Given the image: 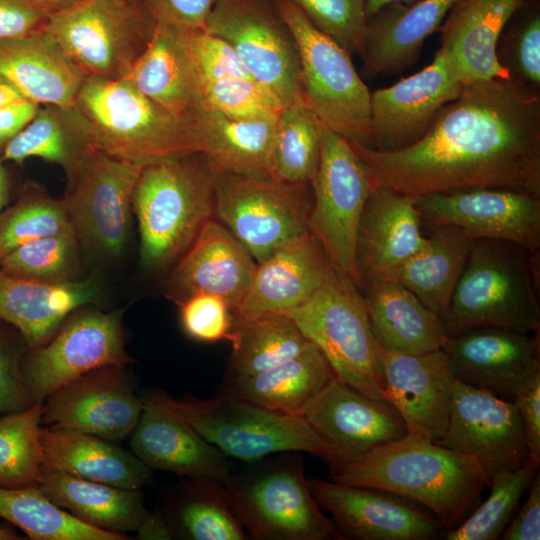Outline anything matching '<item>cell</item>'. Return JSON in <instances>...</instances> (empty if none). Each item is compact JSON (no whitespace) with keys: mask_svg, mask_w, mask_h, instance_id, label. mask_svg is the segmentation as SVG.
<instances>
[{"mask_svg":"<svg viewBox=\"0 0 540 540\" xmlns=\"http://www.w3.org/2000/svg\"><path fill=\"white\" fill-rule=\"evenodd\" d=\"M92 147L83 118L72 106L44 105L5 146L2 160L22 163L39 157L68 173L80 154Z\"/></svg>","mask_w":540,"mask_h":540,"instance_id":"60d3db41","label":"cell"},{"mask_svg":"<svg viewBox=\"0 0 540 540\" xmlns=\"http://www.w3.org/2000/svg\"><path fill=\"white\" fill-rule=\"evenodd\" d=\"M0 157V211L6 205L8 200V179Z\"/></svg>","mask_w":540,"mask_h":540,"instance_id":"03108f58","label":"cell"},{"mask_svg":"<svg viewBox=\"0 0 540 540\" xmlns=\"http://www.w3.org/2000/svg\"><path fill=\"white\" fill-rule=\"evenodd\" d=\"M204 106L233 119L277 118L283 104L254 79L225 78L203 84Z\"/></svg>","mask_w":540,"mask_h":540,"instance_id":"681fc988","label":"cell"},{"mask_svg":"<svg viewBox=\"0 0 540 540\" xmlns=\"http://www.w3.org/2000/svg\"><path fill=\"white\" fill-rule=\"evenodd\" d=\"M386 399L402 416L408 432L435 443L449 424L455 378L442 349L404 354L380 347Z\"/></svg>","mask_w":540,"mask_h":540,"instance_id":"603a6c76","label":"cell"},{"mask_svg":"<svg viewBox=\"0 0 540 540\" xmlns=\"http://www.w3.org/2000/svg\"><path fill=\"white\" fill-rule=\"evenodd\" d=\"M145 165L85 149L67 174L61 202L78 237L108 257L125 248L135 185Z\"/></svg>","mask_w":540,"mask_h":540,"instance_id":"4fadbf2b","label":"cell"},{"mask_svg":"<svg viewBox=\"0 0 540 540\" xmlns=\"http://www.w3.org/2000/svg\"><path fill=\"white\" fill-rule=\"evenodd\" d=\"M472 241L455 226H435L423 245L398 269L394 278L443 321Z\"/></svg>","mask_w":540,"mask_h":540,"instance_id":"74e56055","label":"cell"},{"mask_svg":"<svg viewBox=\"0 0 540 540\" xmlns=\"http://www.w3.org/2000/svg\"><path fill=\"white\" fill-rule=\"evenodd\" d=\"M23 98L12 84L0 77V107Z\"/></svg>","mask_w":540,"mask_h":540,"instance_id":"be15d7a7","label":"cell"},{"mask_svg":"<svg viewBox=\"0 0 540 540\" xmlns=\"http://www.w3.org/2000/svg\"><path fill=\"white\" fill-rule=\"evenodd\" d=\"M256 268L250 253L213 218L179 258L168 294L177 304L196 294L215 295L234 312L248 292Z\"/></svg>","mask_w":540,"mask_h":540,"instance_id":"d4e9b609","label":"cell"},{"mask_svg":"<svg viewBox=\"0 0 540 540\" xmlns=\"http://www.w3.org/2000/svg\"><path fill=\"white\" fill-rule=\"evenodd\" d=\"M48 18L33 0H0V40L40 31Z\"/></svg>","mask_w":540,"mask_h":540,"instance_id":"11a10c76","label":"cell"},{"mask_svg":"<svg viewBox=\"0 0 540 540\" xmlns=\"http://www.w3.org/2000/svg\"><path fill=\"white\" fill-rule=\"evenodd\" d=\"M213 169L215 219L257 263L308 232L313 204L310 183L293 184Z\"/></svg>","mask_w":540,"mask_h":540,"instance_id":"8fae6325","label":"cell"},{"mask_svg":"<svg viewBox=\"0 0 540 540\" xmlns=\"http://www.w3.org/2000/svg\"><path fill=\"white\" fill-rule=\"evenodd\" d=\"M43 464L124 489H140L151 469L137 456L93 434L57 426L40 428Z\"/></svg>","mask_w":540,"mask_h":540,"instance_id":"836d02e7","label":"cell"},{"mask_svg":"<svg viewBox=\"0 0 540 540\" xmlns=\"http://www.w3.org/2000/svg\"><path fill=\"white\" fill-rule=\"evenodd\" d=\"M232 353L224 381L249 377L271 369L305 350L311 343L283 313L237 320L229 340Z\"/></svg>","mask_w":540,"mask_h":540,"instance_id":"f35d334b","label":"cell"},{"mask_svg":"<svg viewBox=\"0 0 540 540\" xmlns=\"http://www.w3.org/2000/svg\"><path fill=\"white\" fill-rule=\"evenodd\" d=\"M156 23L149 0H81L49 15L43 29L86 76L117 80L145 51Z\"/></svg>","mask_w":540,"mask_h":540,"instance_id":"9c48e42d","label":"cell"},{"mask_svg":"<svg viewBox=\"0 0 540 540\" xmlns=\"http://www.w3.org/2000/svg\"><path fill=\"white\" fill-rule=\"evenodd\" d=\"M308 485L344 539L429 540L445 529L414 502L385 490L315 478Z\"/></svg>","mask_w":540,"mask_h":540,"instance_id":"d6986e66","label":"cell"},{"mask_svg":"<svg viewBox=\"0 0 540 540\" xmlns=\"http://www.w3.org/2000/svg\"><path fill=\"white\" fill-rule=\"evenodd\" d=\"M42 402L0 418V487L38 486L43 465Z\"/></svg>","mask_w":540,"mask_h":540,"instance_id":"ee69618b","label":"cell"},{"mask_svg":"<svg viewBox=\"0 0 540 540\" xmlns=\"http://www.w3.org/2000/svg\"><path fill=\"white\" fill-rule=\"evenodd\" d=\"M0 517L33 540H125L88 525L52 502L38 486L0 487Z\"/></svg>","mask_w":540,"mask_h":540,"instance_id":"7bdbcfd3","label":"cell"},{"mask_svg":"<svg viewBox=\"0 0 540 540\" xmlns=\"http://www.w3.org/2000/svg\"><path fill=\"white\" fill-rule=\"evenodd\" d=\"M39 108V104L25 98L0 107V148L34 118Z\"/></svg>","mask_w":540,"mask_h":540,"instance_id":"91938a15","label":"cell"},{"mask_svg":"<svg viewBox=\"0 0 540 540\" xmlns=\"http://www.w3.org/2000/svg\"><path fill=\"white\" fill-rule=\"evenodd\" d=\"M189 41L202 88L204 83L225 78L254 79L225 39L200 29L189 31Z\"/></svg>","mask_w":540,"mask_h":540,"instance_id":"db71d44e","label":"cell"},{"mask_svg":"<svg viewBox=\"0 0 540 540\" xmlns=\"http://www.w3.org/2000/svg\"><path fill=\"white\" fill-rule=\"evenodd\" d=\"M454 0L389 3L367 18L361 77L402 73L417 61L425 40L437 32Z\"/></svg>","mask_w":540,"mask_h":540,"instance_id":"4dcf8cb0","label":"cell"},{"mask_svg":"<svg viewBox=\"0 0 540 540\" xmlns=\"http://www.w3.org/2000/svg\"><path fill=\"white\" fill-rule=\"evenodd\" d=\"M122 310L73 314L45 344L27 349L22 371L35 402L59 387L104 366L132 362L125 350Z\"/></svg>","mask_w":540,"mask_h":540,"instance_id":"9a60e30c","label":"cell"},{"mask_svg":"<svg viewBox=\"0 0 540 540\" xmlns=\"http://www.w3.org/2000/svg\"><path fill=\"white\" fill-rule=\"evenodd\" d=\"M420 222L415 197L375 186L365 203L357 231L358 289L372 280L394 278L426 240Z\"/></svg>","mask_w":540,"mask_h":540,"instance_id":"484cf974","label":"cell"},{"mask_svg":"<svg viewBox=\"0 0 540 540\" xmlns=\"http://www.w3.org/2000/svg\"><path fill=\"white\" fill-rule=\"evenodd\" d=\"M78 237L73 228L25 243L0 261L6 273L46 282L75 280Z\"/></svg>","mask_w":540,"mask_h":540,"instance_id":"7dc6e473","label":"cell"},{"mask_svg":"<svg viewBox=\"0 0 540 540\" xmlns=\"http://www.w3.org/2000/svg\"><path fill=\"white\" fill-rule=\"evenodd\" d=\"M334 376L323 353L311 342L300 354L271 369L224 381L220 393L273 412L302 415L306 404Z\"/></svg>","mask_w":540,"mask_h":540,"instance_id":"d590c367","label":"cell"},{"mask_svg":"<svg viewBox=\"0 0 540 540\" xmlns=\"http://www.w3.org/2000/svg\"><path fill=\"white\" fill-rule=\"evenodd\" d=\"M463 86L438 49L432 62L420 71L371 92V149L395 151L417 142Z\"/></svg>","mask_w":540,"mask_h":540,"instance_id":"ac0fdd59","label":"cell"},{"mask_svg":"<svg viewBox=\"0 0 540 540\" xmlns=\"http://www.w3.org/2000/svg\"><path fill=\"white\" fill-rule=\"evenodd\" d=\"M73 228L61 202L28 185L15 204L0 211V261L30 241Z\"/></svg>","mask_w":540,"mask_h":540,"instance_id":"bcb514c9","label":"cell"},{"mask_svg":"<svg viewBox=\"0 0 540 540\" xmlns=\"http://www.w3.org/2000/svg\"><path fill=\"white\" fill-rule=\"evenodd\" d=\"M419 0H363L365 12L367 15V18L374 14L376 11H378L383 6L393 3V2H400L407 5L413 4Z\"/></svg>","mask_w":540,"mask_h":540,"instance_id":"e7e4bbea","label":"cell"},{"mask_svg":"<svg viewBox=\"0 0 540 540\" xmlns=\"http://www.w3.org/2000/svg\"><path fill=\"white\" fill-rule=\"evenodd\" d=\"M539 463L528 460L522 467L491 478L490 494L456 527L447 529L446 540H495L512 519L523 494L538 471Z\"/></svg>","mask_w":540,"mask_h":540,"instance_id":"f6af8a7d","label":"cell"},{"mask_svg":"<svg viewBox=\"0 0 540 540\" xmlns=\"http://www.w3.org/2000/svg\"><path fill=\"white\" fill-rule=\"evenodd\" d=\"M298 50L307 104L319 121L351 142L372 148L370 95L348 54L290 0H273Z\"/></svg>","mask_w":540,"mask_h":540,"instance_id":"30bf717a","label":"cell"},{"mask_svg":"<svg viewBox=\"0 0 540 540\" xmlns=\"http://www.w3.org/2000/svg\"><path fill=\"white\" fill-rule=\"evenodd\" d=\"M350 143L375 186L413 197L471 188L540 197V92L511 76L465 84L407 147Z\"/></svg>","mask_w":540,"mask_h":540,"instance_id":"6da1fadb","label":"cell"},{"mask_svg":"<svg viewBox=\"0 0 540 540\" xmlns=\"http://www.w3.org/2000/svg\"><path fill=\"white\" fill-rule=\"evenodd\" d=\"M302 416L341 459L363 454L408 433L398 410L335 376L306 404Z\"/></svg>","mask_w":540,"mask_h":540,"instance_id":"7402d4cb","label":"cell"},{"mask_svg":"<svg viewBox=\"0 0 540 540\" xmlns=\"http://www.w3.org/2000/svg\"><path fill=\"white\" fill-rule=\"evenodd\" d=\"M360 289L372 332L383 349L417 355L441 349L447 340L442 319L396 280H372Z\"/></svg>","mask_w":540,"mask_h":540,"instance_id":"d6a6232c","label":"cell"},{"mask_svg":"<svg viewBox=\"0 0 540 540\" xmlns=\"http://www.w3.org/2000/svg\"><path fill=\"white\" fill-rule=\"evenodd\" d=\"M38 487L80 521L112 533L136 531L149 513L139 489L83 479L44 464Z\"/></svg>","mask_w":540,"mask_h":540,"instance_id":"e575fe53","label":"cell"},{"mask_svg":"<svg viewBox=\"0 0 540 540\" xmlns=\"http://www.w3.org/2000/svg\"><path fill=\"white\" fill-rule=\"evenodd\" d=\"M218 0H149L158 20L188 30L204 29Z\"/></svg>","mask_w":540,"mask_h":540,"instance_id":"9f6ffc18","label":"cell"},{"mask_svg":"<svg viewBox=\"0 0 540 540\" xmlns=\"http://www.w3.org/2000/svg\"><path fill=\"white\" fill-rule=\"evenodd\" d=\"M308 232L331 266L359 286L356 239L365 203L375 188L349 140L321 123V154L311 182Z\"/></svg>","mask_w":540,"mask_h":540,"instance_id":"7c38bea8","label":"cell"},{"mask_svg":"<svg viewBox=\"0 0 540 540\" xmlns=\"http://www.w3.org/2000/svg\"><path fill=\"white\" fill-rule=\"evenodd\" d=\"M85 76L44 29L0 40V77L40 106H72Z\"/></svg>","mask_w":540,"mask_h":540,"instance_id":"1f68e13d","label":"cell"},{"mask_svg":"<svg viewBox=\"0 0 540 540\" xmlns=\"http://www.w3.org/2000/svg\"><path fill=\"white\" fill-rule=\"evenodd\" d=\"M438 444L473 457L490 479L529 460L521 419L512 401L454 381L449 424Z\"/></svg>","mask_w":540,"mask_h":540,"instance_id":"e0dca14e","label":"cell"},{"mask_svg":"<svg viewBox=\"0 0 540 540\" xmlns=\"http://www.w3.org/2000/svg\"><path fill=\"white\" fill-rule=\"evenodd\" d=\"M48 15L65 10L81 0H33Z\"/></svg>","mask_w":540,"mask_h":540,"instance_id":"6125c7cd","label":"cell"},{"mask_svg":"<svg viewBox=\"0 0 540 540\" xmlns=\"http://www.w3.org/2000/svg\"><path fill=\"white\" fill-rule=\"evenodd\" d=\"M24 346L20 332L0 321V415L22 411L36 403L23 376Z\"/></svg>","mask_w":540,"mask_h":540,"instance_id":"816d5d0a","label":"cell"},{"mask_svg":"<svg viewBox=\"0 0 540 540\" xmlns=\"http://www.w3.org/2000/svg\"><path fill=\"white\" fill-rule=\"evenodd\" d=\"M73 106L84 120L91 146L114 157L147 165L202 153L192 122L170 113L125 78L85 76Z\"/></svg>","mask_w":540,"mask_h":540,"instance_id":"5b68a950","label":"cell"},{"mask_svg":"<svg viewBox=\"0 0 540 540\" xmlns=\"http://www.w3.org/2000/svg\"><path fill=\"white\" fill-rule=\"evenodd\" d=\"M329 471L335 482L385 490L420 504L445 529L460 524L491 484L473 457L409 432L396 441L341 459Z\"/></svg>","mask_w":540,"mask_h":540,"instance_id":"7a4b0ae2","label":"cell"},{"mask_svg":"<svg viewBox=\"0 0 540 540\" xmlns=\"http://www.w3.org/2000/svg\"><path fill=\"white\" fill-rule=\"evenodd\" d=\"M132 210L138 221L141 264L155 271L166 268L215 218L211 163L195 152L145 165L135 185Z\"/></svg>","mask_w":540,"mask_h":540,"instance_id":"277c9868","label":"cell"},{"mask_svg":"<svg viewBox=\"0 0 540 540\" xmlns=\"http://www.w3.org/2000/svg\"><path fill=\"white\" fill-rule=\"evenodd\" d=\"M522 422L529 460L540 463V373L512 400Z\"/></svg>","mask_w":540,"mask_h":540,"instance_id":"6f0895ef","label":"cell"},{"mask_svg":"<svg viewBox=\"0 0 540 540\" xmlns=\"http://www.w3.org/2000/svg\"><path fill=\"white\" fill-rule=\"evenodd\" d=\"M458 382L512 401L540 373L538 333L478 327L441 347Z\"/></svg>","mask_w":540,"mask_h":540,"instance_id":"44dd1931","label":"cell"},{"mask_svg":"<svg viewBox=\"0 0 540 540\" xmlns=\"http://www.w3.org/2000/svg\"><path fill=\"white\" fill-rule=\"evenodd\" d=\"M164 517L173 536L187 540H246L222 483L190 477L175 493Z\"/></svg>","mask_w":540,"mask_h":540,"instance_id":"ab89813d","label":"cell"},{"mask_svg":"<svg viewBox=\"0 0 540 540\" xmlns=\"http://www.w3.org/2000/svg\"><path fill=\"white\" fill-rule=\"evenodd\" d=\"M421 220L455 226L471 239H498L540 249V197L504 188H471L415 197Z\"/></svg>","mask_w":540,"mask_h":540,"instance_id":"2e32d148","label":"cell"},{"mask_svg":"<svg viewBox=\"0 0 540 540\" xmlns=\"http://www.w3.org/2000/svg\"><path fill=\"white\" fill-rule=\"evenodd\" d=\"M348 54L361 55L367 32L363 0H290Z\"/></svg>","mask_w":540,"mask_h":540,"instance_id":"f907efd6","label":"cell"},{"mask_svg":"<svg viewBox=\"0 0 540 540\" xmlns=\"http://www.w3.org/2000/svg\"><path fill=\"white\" fill-rule=\"evenodd\" d=\"M189 31L157 19L148 46L125 79L170 113L191 122L204 101Z\"/></svg>","mask_w":540,"mask_h":540,"instance_id":"f1b7e54d","label":"cell"},{"mask_svg":"<svg viewBox=\"0 0 540 540\" xmlns=\"http://www.w3.org/2000/svg\"><path fill=\"white\" fill-rule=\"evenodd\" d=\"M137 538L143 540L173 539L172 530L163 514L148 513L136 530Z\"/></svg>","mask_w":540,"mask_h":540,"instance_id":"94428289","label":"cell"},{"mask_svg":"<svg viewBox=\"0 0 540 540\" xmlns=\"http://www.w3.org/2000/svg\"><path fill=\"white\" fill-rule=\"evenodd\" d=\"M283 314L319 348L338 380L370 397L387 400L380 346L363 297L350 279L330 266L316 292Z\"/></svg>","mask_w":540,"mask_h":540,"instance_id":"52a82bcc","label":"cell"},{"mask_svg":"<svg viewBox=\"0 0 540 540\" xmlns=\"http://www.w3.org/2000/svg\"><path fill=\"white\" fill-rule=\"evenodd\" d=\"M298 453L233 473L223 484L230 506L257 540L344 539L314 499Z\"/></svg>","mask_w":540,"mask_h":540,"instance_id":"ba28073f","label":"cell"},{"mask_svg":"<svg viewBox=\"0 0 540 540\" xmlns=\"http://www.w3.org/2000/svg\"><path fill=\"white\" fill-rule=\"evenodd\" d=\"M125 366H104L59 387L42 401V423L120 441L143 409Z\"/></svg>","mask_w":540,"mask_h":540,"instance_id":"ffe728a7","label":"cell"},{"mask_svg":"<svg viewBox=\"0 0 540 540\" xmlns=\"http://www.w3.org/2000/svg\"><path fill=\"white\" fill-rule=\"evenodd\" d=\"M277 118L233 119L202 106L191 122L202 144V153L221 171L270 178L269 161Z\"/></svg>","mask_w":540,"mask_h":540,"instance_id":"8d00e7d4","label":"cell"},{"mask_svg":"<svg viewBox=\"0 0 540 540\" xmlns=\"http://www.w3.org/2000/svg\"><path fill=\"white\" fill-rule=\"evenodd\" d=\"M528 498L518 514L510 520L499 539H540V476L537 473L531 482Z\"/></svg>","mask_w":540,"mask_h":540,"instance_id":"680465c9","label":"cell"},{"mask_svg":"<svg viewBox=\"0 0 540 540\" xmlns=\"http://www.w3.org/2000/svg\"><path fill=\"white\" fill-rule=\"evenodd\" d=\"M130 447L150 469L222 484L233 474L227 456L165 406L154 392L143 400L140 418L130 434Z\"/></svg>","mask_w":540,"mask_h":540,"instance_id":"cb8c5ba5","label":"cell"},{"mask_svg":"<svg viewBox=\"0 0 540 540\" xmlns=\"http://www.w3.org/2000/svg\"><path fill=\"white\" fill-rule=\"evenodd\" d=\"M331 264L309 232L257 263L252 283L233 312L237 320L284 313L306 302L321 286Z\"/></svg>","mask_w":540,"mask_h":540,"instance_id":"4316f807","label":"cell"},{"mask_svg":"<svg viewBox=\"0 0 540 540\" xmlns=\"http://www.w3.org/2000/svg\"><path fill=\"white\" fill-rule=\"evenodd\" d=\"M500 64L521 83L540 88V1L525 0L506 23L497 46Z\"/></svg>","mask_w":540,"mask_h":540,"instance_id":"c3c4849f","label":"cell"},{"mask_svg":"<svg viewBox=\"0 0 540 540\" xmlns=\"http://www.w3.org/2000/svg\"><path fill=\"white\" fill-rule=\"evenodd\" d=\"M443 324L448 337L478 327L538 333L539 252L504 240H473Z\"/></svg>","mask_w":540,"mask_h":540,"instance_id":"3957f363","label":"cell"},{"mask_svg":"<svg viewBox=\"0 0 540 540\" xmlns=\"http://www.w3.org/2000/svg\"><path fill=\"white\" fill-rule=\"evenodd\" d=\"M180 320L186 334L204 343L230 340L234 315L229 305L211 294H196L180 303Z\"/></svg>","mask_w":540,"mask_h":540,"instance_id":"f5cc1de1","label":"cell"},{"mask_svg":"<svg viewBox=\"0 0 540 540\" xmlns=\"http://www.w3.org/2000/svg\"><path fill=\"white\" fill-rule=\"evenodd\" d=\"M100 295V284L93 278L46 282L0 269V321L20 332L27 349L45 344L71 313Z\"/></svg>","mask_w":540,"mask_h":540,"instance_id":"f546056e","label":"cell"},{"mask_svg":"<svg viewBox=\"0 0 540 540\" xmlns=\"http://www.w3.org/2000/svg\"><path fill=\"white\" fill-rule=\"evenodd\" d=\"M154 393L227 457L253 463L275 453L306 452L329 468L340 460L302 415L273 412L224 393L210 399Z\"/></svg>","mask_w":540,"mask_h":540,"instance_id":"8992f818","label":"cell"},{"mask_svg":"<svg viewBox=\"0 0 540 540\" xmlns=\"http://www.w3.org/2000/svg\"><path fill=\"white\" fill-rule=\"evenodd\" d=\"M204 30L229 42L283 106L304 96L297 46L273 0H218Z\"/></svg>","mask_w":540,"mask_h":540,"instance_id":"5bb4252c","label":"cell"},{"mask_svg":"<svg viewBox=\"0 0 540 540\" xmlns=\"http://www.w3.org/2000/svg\"><path fill=\"white\" fill-rule=\"evenodd\" d=\"M18 539H21L18 534L8 528V527H3V526H0V540H18Z\"/></svg>","mask_w":540,"mask_h":540,"instance_id":"003e7915","label":"cell"},{"mask_svg":"<svg viewBox=\"0 0 540 540\" xmlns=\"http://www.w3.org/2000/svg\"><path fill=\"white\" fill-rule=\"evenodd\" d=\"M320 154L321 122L301 96L284 105L277 117L269 176L287 183L311 184Z\"/></svg>","mask_w":540,"mask_h":540,"instance_id":"b9f144b4","label":"cell"},{"mask_svg":"<svg viewBox=\"0 0 540 540\" xmlns=\"http://www.w3.org/2000/svg\"><path fill=\"white\" fill-rule=\"evenodd\" d=\"M525 0H454L438 32L440 47L462 83L510 76L497 46L514 12Z\"/></svg>","mask_w":540,"mask_h":540,"instance_id":"83f0119b","label":"cell"}]
</instances>
